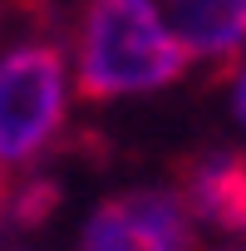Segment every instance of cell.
I'll return each instance as SVG.
<instances>
[{
  "mask_svg": "<svg viewBox=\"0 0 246 251\" xmlns=\"http://www.w3.org/2000/svg\"><path fill=\"white\" fill-rule=\"evenodd\" d=\"M79 251H197L192 212L172 187H128L94 207Z\"/></svg>",
  "mask_w": 246,
  "mask_h": 251,
  "instance_id": "cell-3",
  "label": "cell"
},
{
  "mask_svg": "<svg viewBox=\"0 0 246 251\" xmlns=\"http://www.w3.org/2000/svg\"><path fill=\"white\" fill-rule=\"evenodd\" d=\"M182 202L192 217L246 236V153L212 148L187 163L182 173Z\"/></svg>",
  "mask_w": 246,
  "mask_h": 251,
  "instance_id": "cell-4",
  "label": "cell"
},
{
  "mask_svg": "<svg viewBox=\"0 0 246 251\" xmlns=\"http://www.w3.org/2000/svg\"><path fill=\"white\" fill-rule=\"evenodd\" d=\"M0 207H5V182H0Z\"/></svg>",
  "mask_w": 246,
  "mask_h": 251,
  "instance_id": "cell-7",
  "label": "cell"
},
{
  "mask_svg": "<svg viewBox=\"0 0 246 251\" xmlns=\"http://www.w3.org/2000/svg\"><path fill=\"white\" fill-rule=\"evenodd\" d=\"M187 50L153 0H89L74 40V84L84 99L153 94L187 69Z\"/></svg>",
  "mask_w": 246,
  "mask_h": 251,
  "instance_id": "cell-1",
  "label": "cell"
},
{
  "mask_svg": "<svg viewBox=\"0 0 246 251\" xmlns=\"http://www.w3.org/2000/svg\"><path fill=\"white\" fill-rule=\"evenodd\" d=\"M231 108H236V123L246 128V69L236 74V89H231Z\"/></svg>",
  "mask_w": 246,
  "mask_h": 251,
  "instance_id": "cell-6",
  "label": "cell"
},
{
  "mask_svg": "<svg viewBox=\"0 0 246 251\" xmlns=\"http://www.w3.org/2000/svg\"><path fill=\"white\" fill-rule=\"evenodd\" d=\"M64 54L45 40H25L0 54V163L40 158L64 128Z\"/></svg>",
  "mask_w": 246,
  "mask_h": 251,
  "instance_id": "cell-2",
  "label": "cell"
},
{
  "mask_svg": "<svg viewBox=\"0 0 246 251\" xmlns=\"http://www.w3.org/2000/svg\"><path fill=\"white\" fill-rule=\"evenodd\" d=\"M172 35L187 54L231 59L246 50V0H172Z\"/></svg>",
  "mask_w": 246,
  "mask_h": 251,
  "instance_id": "cell-5",
  "label": "cell"
}]
</instances>
